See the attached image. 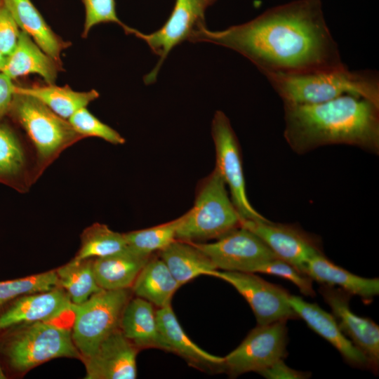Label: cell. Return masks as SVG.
<instances>
[{
  "mask_svg": "<svg viewBox=\"0 0 379 379\" xmlns=\"http://www.w3.org/2000/svg\"><path fill=\"white\" fill-rule=\"evenodd\" d=\"M157 319L166 352L177 354L190 366L201 371L211 373L222 372L224 358L206 352L187 336L171 305L158 308Z\"/></svg>",
  "mask_w": 379,
  "mask_h": 379,
  "instance_id": "ac0fdd59",
  "label": "cell"
},
{
  "mask_svg": "<svg viewBox=\"0 0 379 379\" xmlns=\"http://www.w3.org/2000/svg\"><path fill=\"white\" fill-rule=\"evenodd\" d=\"M57 286H60L55 270L0 281V307L15 298L47 291Z\"/></svg>",
  "mask_w": 379,
  "mask_h": 379,
  "instance_id": "4dcf8cb0",
  "label": "cell"
},
{
  "mask_svg": "<svg viewBox=\"0 0 379 379\" xmlns=\"http://www.w3.org/2000/svg\"><path fill=\"white\" fill-rule=\"evenodd\" d=\"M20 30L9 11L0 4V51L6 57L14 50Z\"/></svg>",
  "mask_w": 379,
  "mask_h": 379,
  "instance_id": "e575fe53",
  "label": "cell"
},
{
  "mask_svg": "<svg viewBox=\"0 0 379 379\" xmlns=\"http://www.w3.org/2000/svg\"><path fill=\"white\" fill-rule=\"evenodd\" d=\"M119 328L139 350L154 348L166 352L158 327L157 310L143 298H130L124 309Z\"/></svg>",
  "mask_w": 379,
  "mask_h": 379,
  "instance_id": "ffe728a7",
  "label": "cell"
},
{
  "mask_svg": "<svg viewBox=\"0 0 379 379\" xmlns=\"http://www.w3.org/2000/svg\"><path fill=\"white\" fill-rule=\"evenodd\" d=\"M68 121L84 138L96 137L115 145H123L126 141L117 131L98 119L86 107L76 112Z\"/></svg>",
  "mask_w": 379,
  "mask_h": 379,
  "instance_id": "1f68e13d",
  "label": "cell"
},
{
  "mask_svg": "<svg viewBox=\"0 0 379 379\" xmlns=\"http://www.w3.org/2000/svg\"><path fill=\"white\" fill-rule=\"evenodd\" d=\"M286 321L258 325L224 358L222 372L237 377L268 368L286 355Z\"/></svg>",
  "mask_w": 379,
  "mask_h": 379,
  "instance_id": "9c48e42d",
  "label": "cell"
},
{
  "mask_svg": "<svg viewBox=\"0 0 379 379\" xmlns=\"http://www.w3.org/2000/svg\"><path fill=\"white\" fill-rule=\"evenodd\" d=\"M216 0H175L173 9L164 25L150 34H145L126 25V34H133L144 41L159 56L154 69L144 77L146 84L156 81L157 74L170 51L192 34L206 25L205 12Z\"/></svg>",
  "mask_w": 379,
  "mask_h": 379,
  "instance_id": "ba28073f",
  "label": "cell"
},
{
  "mask_svg": "<svg viewBox=\"0 0 379 379\" xmlns=\"http://www.w3.org/2000/svg\"><path fill=\"white\" fill-rule=\"evenodd\" d=\"M266 378L270 379H302L310 377L308 372L296 371L289 368L285 364L283 359H280L269 366L268 368L258 373Z\"/></svg>",
  "mask_w": 379,
  "mask_h": 379,
  "instance_id": "d590c367",
  "label": "cell"
},
{
  "mask_svg": "<svg viewBox=\"0 0 379 379\" xmlns=\"http://www.w3.org/2000/svg\"><path fill=\"white\" fill-rule=\"evenodd\" d=\"M8 115L30 141L38 177L64 150L84 138L68 120L27 95L15 93Z\"/></svg>",
  "mask_w": 379,
  "mask_h": 379,
  "instance_id": "277c9868",
  "label": "cell"
},
{
  "mask_svg": "<svg viewBox=\"0 0 379 379\" xmlns=\"http://www.w3.org/2000/svg\"><path fill=\"white\" fill-rule=\"evenodd\" d=\"M159 252L180 286L217 270L211 259L192 242L175 239Z\"/></svg>",
  "mask_w": 379,
  "mask_h": 379,
  "instance_id": "484cf974",
  "label": "cell"
},
{
  "mask_svg": "<svg viewBox=\"0 0 379 379\" xmlns=\"http://www.w3.org/2000/svg\"><path fill=\"white\" fill-rule=\"evenodd\" d=\"M256 272L284 278L295 284L305 295L312 297L315 295L312 287V279L279 258L262 262L255 267L253 273Z\"/></svg>",
  "mask_w": 379,
  "mask_h": 379,
  "instance_id": "d6a6232c",
  "label": "cell"
},
{
  "mask_svg": "<svg viewBox=\"0 0 379 379\" xmlns=\"http://www.w3.org/2000/svg\"><path fill=\"white\" fill-rule=\"evenodd\" d=\"M240 225L241 217L215 168L199 185L193 207L182 215L175 239L194 243L217 239Z\"/></svg>",
  "mask_w": 379,
  "mask_h": 379,
  "instance_id": "5b68a950",
  "label": "cell"
},
{
  "mask_svg": "<svg viewBox=\"0 0 379 379\" xmlns=\"http://www.w3.org/2000/svg\"><path fill=\"white\" fill-rule=\"evenodd\" d=\"M216 166L241 219L265 220L251 204L246 194L239 144L230 121L222 111H216L211 124Z\"/></svg>",
  "mask_w": 379,
  "mask_h": 379,
  "instance_id": "30bf717a",
  "label": "cell"
},
{
  "mask_svg": "<svg viewBox=\"0 0 379 379\" xmlns=\"http://www.w3.org/2000/svg\"><path fill=\"white\" fill-rule=\"evenodd\" d=\"M284 105H309L352 95L379 105V77L373 70L341 67L296 74H265Z\"/></svg>",
  "mask_w": 379,
  "mask_h": 379,
  "instance_id": "3957f363",
  "label": "cell"
},
{
  "mask_svg": "<svg viewBox=\"0 0 379 379\" xmlns=\"http://www.w3.org/2000/svg\"><path fill=\"white\" fill-rule=\"evenodd\" d=\"M324 301L340 329L352 344L366 357L369 368L377 371L379 364V326L371 319L359 317L350 308L351 295L333 286L319 288Z\"/></svg>",
  "mask_w": 379,
  "mask_h": 379,
  "instance_id": "5bb4252c",
  "label": "cell"
},
{
  "mask_svg": "<svg viewBox=\"0 0 379 379\" xmlns=\"http://www.w3.org/2000/svg\"><path fill=\"white\" fill-rule=\"evenodd\" d=\"M139 349L118 328L105 338L94 353L82 361L86 379H135Z\"/></svg>",
  "mask_w": 379,
  "mask_h": 379,
  "instance_id": "9a60e30c",
  "label": "cell"
},
{
  "mask_svg": "<svg viewBox=\"0 0 379 379\" xmlns=\"http://www.w3.org/2000/svg\"><path fill=\"white\" fill-rule=\"evenodd\" d=\"M182 216L154 227L124 233L127 246L147 255L160 251L174 240Z\"/></svg>",
  "mask_w": 379,
  "mask_h": 379,
  "instance_id": "f546056e",
  "label": "cell"
},
{
  "mask_svg": "<svg viewBox=\"0 0 379 379\" xmlns=\"http://www.w3.org/2000/svg\"><path fill=\"white\" fill-rule=\"evenodd\" d=\"M13 80L4 72H0V121L8 114L15 93Z\"/></svg>",
  "mask_w": 379,
  "mask_h": 379,
  "instance_id": "8d00e7d4",
  "label": "cell"
},
{
  "mask_svg": "<svg viewBox=\"0 0 379 379\" xmlns=\"http://www.w3.org/2000/svg\"><path fill=\"white\" fill-rule=\"evenodd\" d=\"M240 226L258 236L278 258L302 274L307 261L321 253L314 237L296 225L275 223L267 219H241Z\"/></svg>",
  "mask_w": 379,
  "mask_h": 379,
  "instance_id": "4fadbf2b",
  "label": "cell"
},
{
  "mask_svg": "<svg viewBox=\"0 0 379 379\" xmlns=\"http://www.w3.org/2000/svg\"><path fill=\"white\" fill-rule=\"evenodd\" d=\"M60 69V62L46 53L28 34L20 31L17 44L7 56L2 72L12 80L36 74L47 84H54Z\"/></svg>",
  "mask_w": 379,
  "mask_h": 379,
  "instance_id": "44dd1931",
  "label": "cell"
},
{
  "mask_svg": "<svg viewBox=\"0 0 379 379\" xmlns=\"http://www.w3.org/2000/svg\"><path fill=\"white\" fill-rule=\"evenodd\" d=\"M180 286L160 257H150L135 280L131 291L135 296L159 308L171 305L173 296Z\"/></svg>",
  "mask_w": 379,
  "mask_h": 379,
  "instance_id": "d4e9b609",
  "label": "cell"
},
{
  "mask_svg": "<svg viewBox=\"0 0 379 379\" xmlns=\"http://www.w3.org/2000/svg\"><path fill=\"white\" fill-rule=\"evenodd\" d=\"M151 255L139 253L128 246L117 253L93 259V272L104 290L131 288Z\"/></svg>",
  "mask_w": 379,
  "mask_h": 379,
  "instance_id": "7402d4cb",
  "label": "cell"
},
{
  "mask_svg": "<svg viewBox=\"0 0 379 379\" xmlns=\"http://www.w3.org/2000/svg\"><path fill=\"white\" fill-rule=\"evenodd\" d=\"M126 247L124 233L114 232L107 225L96 222L83 231L81 246L74 258L83 260L104 257Z\"/></svg>",
  "mask_w": 379,
  "mask_h": 379,
  "instance_id": "f1b7e54d",
  "label": "cell"
},
{
  "mask_svg": "<svg viewBox=\"0 0 379 379\" xmlns=\"http://www.w3.org/2000/svg\"><path fill=\"white\" fill-rule=\"evenodd\" d=\"M15 93L39 100L56 114L67 120L99 97V93L94 89L76 91L69 86H58L55 84L32 87L16 86Z\"/></svg>",
  "mask_w": 379,
  "mask_h": 379,
  "instance_id": "4316f807",
  "label": "cell"
},
{
  "mask_svg": "<svg viewBox=\"0 0 379 379\" xmlns=\"http://www.w3.org/2000/svg\"><path fill=\"white\" fill-rule=\"evenodd\" d=\"M131 288L104 290L81 304H72V336L81 360L92 355L101 342L119 328Z\"/></svg>",
  "mask_w": 379,
  "mask_h": 379,
  "instance_id": "52a82bcc",
  "label": "cell"
},
{
  "mask_svg": "<svg viewBox=\"0 0 379 379\" xmlns=\"http://www.w3.org/2000/svg\"><path fill=\"white\" fill-rule=\"evenodd\" d=\"M2 1L20 31L28 34L46 53L61 63V53L71 43L64 41L52 30L31 0Z\"/></svg>",
  "mask_w": 379,
  "mask_h": 379,
  "instance_id": "cb8c5ba5",
  "label": "cell"
},
{
  "mask_svg": "<svg viewBox=\"0 0 379 379\" xmlns=\"http://www.w3.org/2000/svg\"><path fill=\"white\" fill-rule=\"evenodd\" d=\"M6 56L0 51V72H2L6 61Z\"/></svg>",
  "mask_w": 379,
  "mask_h": 379,
  "instance_id": "74e56055",
  "label": "cell"
},
{
  "mask_svg": "<svg viewBox=\"0 0 379 379\" xmlns=\"http://www.w3.org/2000/svg\"><path fill=\"white\" fill-rule=\"evenodd\" d=\"M207 275L231 284L247 301L258 325L298 318L289 304L290 294L254 273L214 270Z\"/></svg>",
  "mask_w": 379,
  "mask_h": 379,
  "instance_id": "8fae6325",
  "label": "cell"
},
{
  "mask_svg": "<svg viewBox=\"0 0 379 379\" xmlns=\"http://www.w3.org/2000/svg\"><path fill=\"white\" fill-rule=\"evenodd\" d=\"M304 274L323 285L338 286L352 295L370 301L379 293L378 278H364L335 265L322 253L312 256L306 262Z\"/></svg>",
  "mask_w": 379,
  "mask_h": 379,
  "instance_id": "603a6c76",
  "label": "cell"
},
{
  "mask_svg": "<svg viewBox=\"0 0 379 379\" xmlns=\"http://www.w3.org/2000/svg\"><path fill=\"white\" fill-rule=\"evenodd\" d=\"M72 302L61 286L25 295L0 315V329L34 322L58 321L65 314H72Z\"/></svg>",
  "mask_w": 379,
  "mask_h": 379,
  "instance_id": "2e32d148",
  "label": "cell"
},
{
  "mask_svg": "<svg viewBox=\"0 0 379 379\" xmlns=\"http://www.w3.org/2000/svg\"><path fill=\"white\" fill-rule=\"evenodd\" d=\"M288 302L298 317L314 332L330 343L350 364L369 368L366 357L346 338L332 314L316 303L290 295Z\"/></svg>",
  "mask_w": 379,
  "mask_h": 379,
  "instance_id": "d6986e66",
  "label": "cell"
},
{
  "mask_svg": "<svg viewBox=\"0 0 379 379\" xmlns=\"http://www.w3.org/2000/svg\"><path fill=\"white\" fill-rule=\"evenodd\" d=\"M85 8V22L82 36L86 37L90 30L100 23L114 22L125 27L116 12L114 0H81Z\"/></svg>",
  "mask_w": 379,
  "mask_h": 379,
  "instance_id": "836d02e7",
  "label": "cell"
},
{
  "mask_svg": "<svg viewBox=\"0 0 379 379\" xmlns=\"http://www.w3.org/2000/svg\"><path fill=\"white\" fill-rule=\"evenodd\" d=\"M2 3V0H0V4Z\"/></svg>",
  "mask_w": 379,
  "mask_h": 379,
  "instance_id": "ab89813d",
  "label": "cell"
},
{
  "mask_svg": "<svg viewBox=\"0 0 379 379\" xmlns=\"http://www.w3.org/2000/svg\"><path fill=\"white\" fill-rule=\"evenodd\" d=\"M6 377L5 374L4 373L1 368L0 367V379H5Z\"/></svg>",
  "mask_w": 379,
  "mask_h": 379,
  "instance_id": "f35d334b",
  "label": "cell"
},
{
  "mask_svg": "<svg viewBox=\"0 0 379 379\" xmlns=\"http://www.w3.org/2000/svg\"><path fill=\"white\" fill-rule=\"evenodd\" d=\"M284 136L295 152L330 145L379 152V105L352 95L309 105H284Z\"/></svg>",
  "mask_w": 379,
  "mask_h": 379,
  "instance_id": "7a4b0ae2",
  "label": "cell"
},
{
  "mask_svg": "<svg viewBox=\"0 0 379 379\" xmlns=\"http://www.w3.org/2000/svg\"><path fill=\"white\" fill-rule=\"evenodd\" d=\"M189 41L231 49L265 75L296 74L345 65L326 22L320 0H296L270 8L245 23L220 31L206 25Z\"/></svg>",
  "mask_w": 379,
  "mask_h": 379,
  "instance_id": "6da1fadb",
  "label": "cell"
},
{
  "mask_svg": "<svg viewBox=\"0 0 379 379\" xmlns=\"http://www.w3.org/2000/svg\"><path fill=\"white\" fill-rule=\"evenodd\" d=\"M93 259L73 258L55 270L59 286L67 292L72 304H81L102 290L95 277Z\"/></svg>",
  "mask_w": 379,
  "mask_h": 379,
  "instance_id": "83f0119b",
  "label": "cell"
},
{
  "mask_svg": "<svg viewBox=\"0 0 379 379\" xmlns=\"http://www.w3.org/2000/svg\"><path fill=\"white\" fill-rule=\"evenodd\" d=\"M38 178L32 149L0 121V183L25 193Z\"/></svg>",
  "mask_w": 379,
  "mask_h": 379,
  "instance_id": "e0dca14e",
  "label": "cell"
},
{
  "mask_svg": "<svg viewBox=\"0 0 379 379\" xmlns=\"http://www.w3.org/2000/svg\"><path fill=\"white\" fill-rule=\"evenodd\" d=\"M224 271L252 272L263 261L277 257L255 234L240 226L212 243H194Z\"/></svg>",
  "mask_w": 379,
  "mask_h": 379,
  "instance_id": "7c38bea8",
  "label": "cell"
},
{
  "mask_svg": "<svg viewBox=\"0 0 379 379\" xmlns=\"http://www.w3.org/2000/svg\"><path fill=\"white\" fill-rule=\"evenodd\" d=\"M6 352L11 367L19 372L27 371L55 358L81 360L71 328L58 321L22 324L10 338Z\"/></svg>",
  "mask_w": 379,
  "mask_h": 379,
  "instance_id": "8992f818",
  "label": "cell"
}]
</instances>
